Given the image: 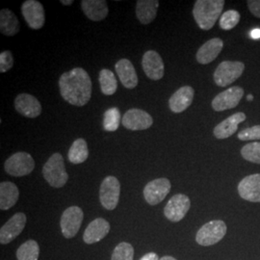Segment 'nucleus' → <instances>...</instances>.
<instances>
[{"instance_id":"1","label":"nucleus","mask_w":260,"mask_h":260,"mask_svg":"<svg viewBox=\"0 0 260 260\" xmlns=\"http://www.w3.org/2000/svg\"><path fill=\"white\" fill-rule=\"evenodd\" d=\"M60 93L67 103L81 107L92 96V80L82 68H75L64 73L59 79Z\"/></svg>"},{"instance_id":"2","label":"nucleus","mask_w":260,"mask_h":260,"mask_svg":"<svg viewBox=\"0 0 260 260\" xmlns=\"http://www.w3.org/2000/svg\"><path fill=\"white\" fill-rule=\"evenodd\" d=\"M224 3L223 0H197L193 16L198 26L205 31L212 29L222 16Z\"/></svg>"},{"instance_id":"3","label":"nucleus","mask_w":260,"mask_h":260,"mask_svg":"<svg viewBox=\"0 0 260 260\" xmlns=\"http://www.w3.org/2000/svg\"><path fill=\"white\" fill-rule=\"evenodd\" d=\"M43 176L51 187L62 188L66 185L69 175L66 172L64 158L61 153L56 152L48 158L43 168Z\"/></svg>"},{"instance_id":"4","label":"nucleus","mask_w":260,"mask_h":260,"mask_svg":"<svg viewBox=\"0 0 260 260\" xmlns=\"http://www.w3.org/2000/svg\"><path fill=\"white\" fill-rule=\"evenodd\" d=\"M245 65L240 61H223L214 72V81L219 87H228L244 73Z\"/></svg>"},{"instance_id":"5","label":"nucleus","mask_w":260,"mask_h":260,"mask_svg":"<svg viewBox=\"0 0 260 260\" xmlns=\"http://www.w3.org/2000/svg\"><path fill=\"white\" fill-rule=\"evenodd\" d=\"M228 231L222 220H213L204 224L196 235V241L201 246H212L221 241Z\"/></svg>"},{"instance_id":"6","label":"nucleus","mask_w":260,"mask_h":260,"mask_svg":"<svg viewBox=\"0 0 260 260\" xmlns=\"http://www.w3.org/2000/svg\"><path fill=\"white\" fill-rule=\"evenodd\" d=\"M35 161L31 154L24 151H19L10 156L4 164L7 174L12 177H20L27 176L33 172Z\"/></svg>"},{"instance_id":"7","label":"nucleus","mask_w":260,"mask_h":260,"mask_svg":"<svg viewBox=\"0 0 260 260\" xmlns=\"http://www.w3.org/2000/svg\"><path fill=\"white\" fill-rule=\"evenodd\" d=\"M121 184L117 177L108 176L103 179L100 189V200L103 207L107 210H114L119 204Z\"/></svg>"},{"instance_id":"8","label":"nucleus","mask_w":260,"mask_h":260,"mask_svg":"<svg viewBox=\"0 0 260 260\" xmlns=\"http://www.w3.org/2000/svg\"><path fill=\"white\" fill-rule=\"evenodd\" d=\"M244 96V89L240 86L231 87L217 94L211 103L214 111L223 112L238 106Z\"/></svg>"},{"instance_id":"9","label":"nucleus","mask_w":260,"mask_h":260,"mask_svg":"<svg viewBox=\"0 0 260 260\" xmlns=\"http://www.w3.org/2000/svg\"><path fill=\"white\" fill-rule=\"evenodd\" d=\"M83 221V211L78 206H71L62 214L60 225L65 238L75 237Z\"/></svg>"},{"instance_id":"10","label":"nucleus","mask_w":260,"mask_h":260,"mask_svg":"<svg viewBox=\"0 0 260 260\" xmlns=\"http://www.w3.org/2000/svg\"><path fill=\"white\" fill-rule=\"evenodd\" d=\"M21 14L28 26L38 30L45 25L46 15L45 9L41 2L37 0H26L21 5Z\"/></svg>"},{"instance_id":"11","label":"nucleus","mask_w":260,"mask_h":260,"mask_svg":"<svg viewBox=\"0 0 260 260\" xmlns=\"http://www.w3.org/2000/svg\"><path fill=\"white\" fill-rule=\"evenodd\" d=\"M191 207L189 197L183 194H177L172 197L164 208V215L169 221L177 223L181 221L188 213Z\"/></svg>"},{"instance_id":"12","label":"nucleus","mask_w":260,"mask_h":260,"mask_svg":"<svg viewBox=\"0 0 260 260\" xmlns=\"http://www.w3.org/2000/svg\"><path fill=\"white\" fill-rule=\"evenodd\" d=\"M172 188L171 181L168 178H157L149 181L144 189L146 202L150 205H156L164 201Z\"/></svg>"},{"instance_id":"13","label":"nucleus","mask_w":260,"mask_h":260,"mask_svg":"<svg viewBox=\"0 0 260 260\" xmlns=\"http://www.w3.org/2000/svg\"><path fill=\"white\" fill-rule=\"evenodd\" d=\"M26 215L22 212L16 213L0 230V243L9 244L16 239L26 224Z\"/></svg>"},{"instance_id":"14","label":"nucleus","mask_w":260,"mask_h":260,"mask_svg":"<svg viewBox=\"0 0 260 260\" xmlns=\"http://www.w3.org/2000/svg\"><path fill=\"white\" fill-rule=\"evenodd\" d=\"M121 123L126 129L145 130L152 125L153 119L148 112L134 108L123 115Z\"/></svg>"},{"instance_id":"15","label":"nucleus","mask_w":260,"mask_h":260,"mask_svg":"<svg viewBox=\"0 0 260 260\" xmlns=\"http://www.w3.org/2000/svg\"><path fill=\"white\" fill-rule=\"evenodd\" d=\"M142 66L145 74L151 80H160L164 76V62L160 54L154 50H149L144 54Z\"/></svg>"},{"instance_id":"16","label":"nucleus","mask_w":260,"mask_h":260,"mask_svg":"<svg viewBox=\"0 0 260 260\" xmlns=\"http://www.w3.org/2000/svg\"><path fill=\"white\" fill-rule=\"evenodd\" d=\"M238 194L243 200L260 203V174L244 177L238 184Z\"/></svg>"},{"instance_id":"17","label":"nucleus","mask_w":260,"mask_h":260,"mask_svg":"<svg viewBox=\"0 0 260 260\" xmlns=\"http://www.w3.org/2000/svg\"><path fill=\"white\" fill-rule=\"evenodd\" d=\"M15 108L20 115L35 119L42 113V105L35 96L29 93H20L15 100Z\"/></svg>"},{"instance_id":"18","label":"nucleus","mask_w":260,"mask_h":260,"mask_svg":"<svg viewBox=\"0 0 260 260\" xmlns=\"http://www.w3.org/2000/svg\"><path fill=\"white\" fill-rule=\"evenodd\" d=\"M195 90L191 86H183L172 94L169 100V107L174 113H182L193 103Z\"/></svg>"},{"instance_id":"19","label":"nucleus","mask_w":260,"mask_h":260,"mask_svg":"<svg viewBox=\"0 0 260 260\" xmlns=\"http://www.w3.org/2000/svg\"><path fill=\"white\" fill-rule=\"evenodd\" d=\"M247 119V116L243 112L235 113L230 116L228 119L221 121L215 126L213 130L214 136L219 140L226 139L232 137L238 129V124Z\"/></svg>"},{"instance_id":"20","label":"nucleus","mask_w":260,"mask_h":260,"mask_svg":"<svg viewBox=\"0 0 260 260\" xmlns=\"http://www.w3.org/2000/svg\"><path fill=\"white\" fill-rule=\"evenodd\" d=\"M223 42L220 38H213L199 48L196 59L202 65H208L218 57L223 50Z\"/></svg>"},{"instance_id":"21","label":"nucleus","mask_w":260,"mask_h":260,"mask_svg":"<svg viewBox=\"0 0 260 260\" xmlns=\"http://www.w3.org/2000/svg\"><path fill=\"white\" fill-rule=\"evenodd\" d=\"M110 232V223L103 218H98L89 223L83 234V240L86 244H94L103 240Z\"/></svg>"},{"instance_id":"22","label":"nucleus","mask_w":260,"mask_h":260,"mask_svg":"<svg viewBox=\"0 0 260 260\" xmlns=\"http://www.w3.org/2000/svg\"><path fill=\"white\" fill-rule=\"evenodd\" d=\"M116 73L126 89H134L138 85V76L134 66L128 59H121L115 65Z\"/></svg>"},{"instance_id":"23","label":"nucleus","mask_w":260,"mask_h":260,"mask_svg":"<svg viewBox=\"0 0 260 260\" xmlns=\"http://www.w3.org/2000/svg\"><path fill=\"white\" fill-rule=\"evenodd\" d=\"M81 8L85 16L93 21H101L108 16L109 9L105 0H82Z\"/></svg>"},{"instance_id":"24","label":"nucleus","mask_w":260,"mask_h":260,"mask_svg":"<svg viewBox=\"0 0 260 260\" xmlns=\"http://www.w3.org/2000/svg\"><path fill=\"white\" fill-rule=\"evenodd\" d=\"M159 2L157 0H138L136 3V15L141 23L149 24L157 16Z\"/></svg>"},{"instance_id":"25","label":"nucleus","mask_w":260,"mask_h":260,"mask_svg":"<svg viewBox=\"0 0 260 260\" xmlns=\"http://www.w3.org/2000/svg\"><path fill=\"white\" fill-rule=\"evenodd\" d=\"M19 188L13 182L4 181L0 183V208L8 210L17 204L19 200Z\"/></svg>"},{"instance_id":"26","label":"nucleus","mask_w":260,"mask_h":260,"mask_svg":"<svg viewBox=\"0 0 260 260\" xmlns=\"http://www.w3.org/2000/svg\"><path fill=\"white\" fill-rule=\"evenodd\" d=\"M20 30L17 16L9 9H2L0 12V31L3 35L13 37Z\"/></svg>"},{"instance_id":"27","label":"nucleus","mask_w":260,"mask_h":260,"mask_svg":"<svg viewBox=\"0 0 260 260\" xmlns=\"http://www.w3.org/2000/svg\"><path fill=\"white\" fill-rule=\"evenodd\" d=\"M89 156V149L85 140L82 138L75 140L68 153V158L73 164H81Z\"/></svg>"},{"instance_id":"28","label":"nucleus","mask_w":260,"mask_h":260,"mask_svg":"<svg viewBox=\"0 0 260 260\" xmlns=\"http://www.w3.org/2000/svg\"><path fill=\"white\" fill-rule=\"evenodd\" d=\"M99 80L101 85V90L103 94L112 95L116 93L118 89V81L116 76L110 70H107V69L102 70L100 72Z\"/></svg>"},{"instance_id":"29","label":"nucleus","mask_w":260,"mask_h":260,"mask_svg":"<svg viewBox=\"0 0 260 260\" xmlns=\"http://www.w3.org/2000/svg\"><path fill=\"white\" fill-rule=\"evenodd\" d=\"M40 247L35 240H28L23 243L17 251L18 260H38Z\"/></svg>"},{"instance_id":"30","label":"nucleus","mask_w":260,"mask_h":260,"mask_svg":"<svg viewBox=\"0 0 260 260\" xmlns=\"http://www.w3.org/2000/svg\"><path fill=\"white\" fill-rule=\"evenodd\" d=\"M121 121V112L117 107H112L104 113L103 128L106 131L113 132L119 128Z\"/></svg>"},{"instance_id":"31","label":"nucleus","mask_w":260,"mask_h":260,"mask_svg":"<svg viewBox=\"0 0 260 260\" xmlns=\"http://www.w3.org/2000/svg\"><path fill=\"white\" fill-rule=\"evenodd\" d=\"M241 19V15L235 10H228L223 12L220 18L219 25L223 30L229 31L235 27Z\"/></svg>"},{"instance_id":"32","label":"nucleus","mask_w":260,"mask_h":260,"mask_svg":"<svg viewBox=\"0 0 260 260\" xmlns=\"http://www.w3.org/2000/svg\"><path fill=\"white\" fill-rule=\"evenodd\" d=\"M242 157L246 161L260 164V143L253 142L245 145L241 149Z\"/></svg>"},{"instance_id":"33","label":"nucleus","mask_w":260,"mask_h":260,"mask_svg":"<svg viewBox=\"0 0 260 260\" xmlns=\"http://www.w3.org/2000/svg\"><path fill=\"white\" fill-rule=\"evenodd\" d=\"M134 249L132 245L126 242H121L112 253L111 260H133Z\"/></svg>"},{"instance_id":"34","label":"nucleus","mask_w":260,"mask_h":260,"mask_svg":"<svg viewBox=\"0 0 260 260\" xmlns=\"http://www.w3.org/2000/svg\"><path fill=\"white\" fill-rule=\"evenodd\" d=\"M238 139L245 142L260 140V124L241 130L238 133Z\"/></svg>"},{"instance_id":"35","label":"nucleus","mask_w":260,"mask_h":260,"mask_svg":"<svg viewBox=\"0 0 260 260\" xmlns=\"http://www.w3.org/2000/svg\"><path fill=\"white\" fill-rule=\"evenodd\" d=\"M14 66V58L9 50H4L0 53V72L7 73Z\"/></svg>"},{"instance_id":"36","label":"nucleus","mask_w":260,"mask_h":260,"mask_svg":"<svg viewBox=\"0 0 260 260\" xmlns=\"http://www.w3.org/2000/svg\"><path fill=\"white\" fill-rule=\"evenodd\" d=\"M247 4L251 14L260 19V0H248Z\"/></svg>"},{"instance_id":"37","label":"nucleus","mask_w":260,"mask_h":260,"mask_svg":"<svg viewBox=\"0 0 260 260\" xmlns=\"http://www.w3.org/2000/svg\"><path fill=\"white\" fill-rule=\"evenodd\" d=\"M140 260H160L158 257L157 253L155 252H149L147 254H145Z\"/></svg>"},{"instance_id":"38","label":"nucleus","mask_w":260,"mask_h":260,"mask_svg":"<svg viewBox=\"0 0 260 260\" xmlns=\"http://www.w3.org/2000/svg\"><path fill=\"white\" fill-rule=\"evenodd\" d=\"M251 36L252 39H259L260 29H254L251 32Z\"/></svg>"},{"instance_id":"39","label":"nucleus","mask_w":260,"mask_h":260,"mask_svg":"<svg viewBox=\"0 0 260 260\" xmlns=\"http://www.w3.org/2000/svg\"><path fill=\"white\" fill-rule=\"evenodd\" d=\"M60 2H61L63 5H72V4L74 3L73 0H61Z\"/></svg>"},{"instance_id":"40","label":"nucleus","mask_w":260,"mask_h":260,"mask_svg":"<svg viewBox=\"0 0 260 260\" xmlns=\"http://www.w3.org/2000/svg\"><path fill=\"white\" fill-rule=\"evenodd\" d=\"M160 260H177L175 257H173V256H169V255H166V256H163V257H161Z\"/></svg>"},{"instance_id":"41","label":"nucleus","mask_w":260,"mask_h":260,"mask_svg":"<svg viewBox=\"0 0 260 260\" xmlns=\"http://www.w3.org/2000/svg\"><path fill=\"white\" fill-rule=\"evenodd\" d=\"M247 100H248V102H251V101L253 100V96H252L251 94H249V95H248V98H247Z\"/></svg>"}]
</instances>
